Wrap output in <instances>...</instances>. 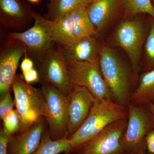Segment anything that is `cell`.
I'll return each mask as SVG.
<instances>
[{
	"label": "cell",
	"instance_id": "cell-11",
	"mask_svg": "<svg viewBox=\"0 0 154 154\" xmlns=\"http://www.w3.org/2000/svg\"><path fill=\"white\" fill-rule=\"evenodd\" d=\"M24 45L18 39L9 37L0 51V94L2 96L12 91V86L22 56Z\"/></svg>",
	"mask_w": 154,
	"mask_h": 154
},
{
	"label": "cell",
	"instance_id": "cell-14",
	"mask_svg": "<svg viewBox=\"0 0 154 154\" xmlns=\"http://www.w3.org/2000/svg\"><path fill=\"white\" fill-rule=\"evenodd\" d=\"M1 25L10 32H22L34 23L32 12H28L19 0H0Z\"/></svg>",
	"mask_w": 154,
	"mask_h": 154
},
{
	"label": "cell",
	"instance_id": "cell-3",
	"mask_svg": "<svg viewBox=\"0 0 154 154\" xmlns=\"http://www.w3.org/2000/svg\"><path fill=\"white\" fill-rule=\"evenodd\" d=\"M12 89L16 109L21 122L19 132H22L41 117H45V100L41 89L34 88L26 83L22 76L18 74L13 82Z\"/></svg>",
	"mask_w": 154,
	"mask_h": 154
},
{
	"label": "cell",
	"instance_id": "cell-20",
	"mask_svg": "<svg viewBox=\"0 0 154 154\" xmlns=\"http://www.w3.org/2000/svg\"><path fill=\"white\" fill-rule=\"evenodd\" d=\"M63 152L65 154H71V147L68 136L58 140H53L47 128L38 147L31 154H59Z\"/></svg>",
	"mask_w": 154,
	"mask_h": 154
},
{
	"label": "cell",
	"instance_id": "cell-23",
	"mask_svg": "<svg viewBox=\"0 0 154 154\" xmlns=\"http://www.w3.org/2000/svg\"><path fill=\"white\" fill-rule=\"evenodd\" d=\"M147 34L144 44L145 71L154 68V19L151 17Z\"/></svg>",
	"mask_w": 154,
	"mask_h": 154
},
{
	"label": "cell",
	"instance_id": "cell-4",
	"mask_svg": "<svg viewBox=\"0 0 154 154\" xmlns=\"http://www.w3.org/2000/svg\"><path fill=\"white\" fill-rule=\"evenodd\" d=\"M127 125L122 138V145L126 154L144 153L147 152L146 139L153 129L151 114L144 106L128 102Z\"/></svg>",
	"mask_w": 154,
	"mask_h": 154
},
{
	"label": "cell",
	"instance_id": "cell-6",
	"mask_svg": "<svg viewBox=\"0 0 154 154\" xmlns=\"http://www.w3.org/2000/svg\"><path fill=\"white\" fill-rule=\"evenodd\" d=\"M41 83L46 105L45 118L51 137L58 140L68 136V96L50 83Z\"/></svg>",
	"mask_w": 154,
	"mask_h": 154
},
{
	"label": "cell",
	"instance_id": "cell-2",
	"mask_svg": "<svg viewBox=\"0 0 154 154\" xmlns=\"http://www.w3.org/2000/svg\"><path fill=\"white\" fill-rule=\"evenodd\" d=\"M99 64L112 99L119 105L127 106L132 93L131 73L128 67L114 50L101 45Z\"/></svg>",
	"mask_w": 154,
	"mask_h": 154
},
{
	"label": "cell",
	"instance_id": "cell-29",
	"mask_svg": "<svg viewBox=\"0 0 154 154\" xmlns=\"http://www.w3.org/2000/svg\"><path fill=\"white\" fill-rule=\"evenodd\" d=\"M146 143L147 152L154 154V128L147 136Z\"/></svg>",
	"mask_w": 154,
	"mask_h": 154
},
{
	"label": "cell",
	"instance_id": "cell-32",
	"mask_svg": "<svg viewBox=\"0 0 154 154\" xmlns=\"http://www.w3.org/2000/svg\"><path fill=\"white\" fill-rule=\"evenodd\" d=\"M29 2L33 3H37L40 2V0H28Z\"/></svg>",
	"mask_w": 154,
	"mask_h": 154
},
{
	"label": "cell",
	"instance_id": "cell-8",
	"mask_svg": "<svg viewBox=\"0 0 154 154\" xmlns=\"http://www.w3.org/2000/svg\"><path fill=\"white\" fill-rule=\"evenodd\" d=\"M67 67L71 86L78 85L86 88L99 101L113 100L99 63H67Z\"/></svg>",
	"mask_w": 154,
	"mask_h": 154
},
{
	"label": "cell",
	"instance_id": "cell-28",
	"mask_svg": "<svg viewBox=\"0 0 154 154\" xmlns=\"http://www.w3.org/2000/svg\"><path fill=\"white\" fill-rule=\"evenodd\" d=\"M34 63H35L31 58L25 56V57L22 60L20 64V69L22 73L34 68Z\"/></svg>",
	"mask_w": 154,
	"mask_h": 154
},
{
	"label": "cell",
	"instance_id": "cell-25",
	"mask_svg": "<svg viewBox=\"0 0 154 154\" xmlns=\"http://www.w3.org/2000/svg\"><path fill=\"white\" fill-rule=\"evenodd\" d=\"M12 91H10L7 94L1 96L0 118L2 120L9 112L14 110L15 102L11 96V93Z\"/></svg>",
	"mask_w": 154,
	"mask_h": 154
},
{
	"label": "cell",
	"instance_id": "cell-15",
	"mask_svg": "<svg viewBox=\"0 0 154 154\" xmlns=\"http://www.w3.org/2000/svg\"><path fill=\"white\" fill-rule=\"evenodd\" d=\"M96 35L86 36L63 48L67 63L88 62L99 63V43Z\"/></svg>",
	"mask_w": 154,
	"mask_h": 154
},
{
	"label": "cell",
	"instance_id": "cell-30",
	"mask_svg": "<svg viewBox=\"0 0 154 154\" xmlns=\"http://www.w3.org/2000/svg\"><path fill=\"white\" fill-rule=\"evenodd\" d=\"M146 107L151 114L152 118L154 122V103H149L146 105Z\"/></svg>",
	"mask_w": 154,
	"mask_h": 154
},
{
	"label": "cell",
	"instance_id": "cell-13",
	"mask_svg": "<svg viewBox=\"0 0 154 154\" xmlns=\"http://www.w3.org/2000/svg\"><path fill=\"white\" fill-rule=\"evenodd\" d=\"M47 128L45 118L42 117L28 129L11 136L7 154H32L40 144Z\"/></svg>",
	"mask_w": 154,
	"mask_h": 154
},
{
	"label": "cell",
	"instance_id": "cell-1",
	"mask_svg": "<svg viewBox=\"0 0 154 154\" xmlns=\"http://www.w3.org/2000/svg\"><path fill=\"white\" fill-rule=\"evenodd\" d=\"M128 116L127 107L113 100L96 99L82 124L73 134L68 137L71 153L99 134L108 125L119 119H128Z\"/></svg>",
	"mask_w": 154,
	"mask_h": 154
},
{
	"label": "cell",
	"instance_id": "cell-9",
	"mask_svg": "<svg viewBox=\"0 0 154 154\" xmlns=\"http://www.w3.org/2000/svg\"><path fill=\"white\" fill-rule=\"evenodd\" d=\"M127 119L108 125L99 134L80 146L76 154H125L122 138L127 125Z\"/></svg>",
	"mask_w": 154,
	"mask_h": 154
},
{
	"label": "cell",
	"instance_id": "cell-24",
	"mask_svg": "<svg viewBox=\"0 0 154 154\" xmlns=\"http://www.w3.org/2000/svg\"><path fill=\"white\" fill-rule=\"evenodd\" d=\"M2 129L9 135L17 133L19 131L21 127V122L18 112L14 109L6 115L3 119Z\"/></svg>",
	"mask_w": 154,
	"mask_h": 154
},
{
	"label": "cell",
	"instance_id": "cell-31",
	"mask_svg": "<svg viewBox=\"0 0 154 154\" xmlns=\"http://www.w3.org/2000/svg\"><path fill=\"white\" fill-rule=\"evenodd\" d=\"M99 0H86V2L88 5H90V4H92V3L95 2H97Z\"/></svg>",
	"mask_w": 154,
	"mask_h": 154
},
{
	"label": "cell",
	"instance_id": "cell-22",
	"mask_svg": "<svg viewBox=\"0 0 154 154\" xmlns=\"http://www.w3.org/2000/svg\"><path fill=\"white\" fill-rule=\"evenodd\" d=\"M119 2L130 15L147 14L154 19V7L152 0H119Z\"/></svg>",
	"mask_w": 154,
	"mask_h": 154
},
{
	"label": "cell",
	"instance_id": "cell-21",
	"mask_svg": "<svg viewBox=\"0 0 154 154\" xmlns=\"http://www.w3.org/2000/svg\"><path fill=\"white\" fill-rule=\"evenodd\" d=\"M86 0H53L50 11V19L53 21L58 17L69 14L82 6H88Z\"/></svg>",
	"mask_w": 154,
	"mask_h": 154
},
{
	"label": "cell",
	"instance_id": "cell-17",
	"mask_svg": "<svg viewBox=\"0 0 154 154\" xmlns=\"http://www.w3.org/2000/svg\"><path fill=\"white\" fill-rule=\"evenodd\" d=\"M52 35L55 43L63 48L68 47L76 41L69 13L52 21Z\"/></svg>",
	"mask_w": 154,
	"mask_h": 154
},
{
	"label": "cell",
	"instance_id": "cell-19",
	"mask_svg": "<svg viewBox=\"0 0 154 154\" xmlns=\"http://www.w3.org/2000/svg\"><path fill=\"white\" fill-rule=\"evenodd\" d=\"M88 6H80L69 13L76 40L86 36L98 34L89 18Z\"/></svg>",
	"mask_w": 154,
	"mask_h": 154
},
{
	"label": "cell",
	"instance_id": "cell-18",
	"mask_svg": "<svg viewBox=\"0 0 154 154\" xmlns=\"http://www.w3.org/2000/svg\"><path fill=\"white\" fill-rule=\"evenodd\" d=\"M129 102L141 106L154 103V68L140 75L138 85L133 91Z\"/></svg>",
	"mask_w": 154,
	"mask_h": 154
},
{
	"label": "cell",
	"instance_id": "cell-26",
	"mask_svg": "<svg viewBox=\"0 0 154 154\" xmlns=\"http://www.w3.org/2000/svg\"><path fill=\"white\" fill-rule=\"evenodd\" d=\"M22 74V77L25 82L28 84L35 82H40V77L38 70L35 68Z\"/></svg>",
	"mask_w": 154,
	"mask_h": 154
},
{
	"label": "cell",
	"instance_id": "cell-33",
	"mask_svg": "<svg viewBox=\"0 0 154 154\" xmlns=\"http://www.w3.org/2000/svg\"><path fill=\"white\" fill-rule=\"evenodd\" d=\"M152 154L146 152V153H135V154Z\"/></svg>",
	"mask_w": 154,
	"mask_h": 154
},
{
	"label": "cell",
	"instance_id": "cell-34",
	"mask_svg": "<svg viewBox=\"0 0 154 154\" xmlns=\"http://www.w3.org/2000/svg\"><path fill=\"white\" fill-rule=\"evenodd\" d=\"M152 2L153 5V6L154 7V0H152Z\"/></svg>",
	"mask_w": 154,
	"mask_h": 154
},
{
	"label": "cell",
	"instance_id": "cell-5",
	"mask_svg": "<svg viewBox=\"0 0 154 154\" xmlns=\"http://www.w3.org/2000/svg\"><path fill=\"white\" fill-rule=\"evenodd\" d=\"M34 23L22 32H9L8 37L18 39L24 45L25 56L36 63L51 50L55 42L52 35V21L33 13Z\"/></svg>",
	"mask_w": 154,
	"mask_h": 154
},
{
	"label": "cell",
	"instance_id": "cell-10",
	"mask_svg": "<svg viewBox=\"0 0 154 154\" xmlns=\"http://www.w3.org/2000/svg\"><path fill=\"white\" fill-rule=\"evenodd\" d=\"M35 64L40 83H50L65 95L69 96L72 86L62 48L59 45L57 48L54 47Z\"/></svg>",
	"mask_w": 154,
	"mask_h": 154
},
{
	"label": "cell",
	"instance_id": "cell-7",
	"mask_svg": "<svg viewBox=\"0 0 154 154\" xmlns=\"http://www.w3.org/2000/svg\"><path fill=\"white\" fill-rule=\"evenodd\" d=\"M145 30L142 19L136 18L122 21L113 34L114 43L126 53L135 76H137L139 71L142 50L145 41Z\"/></svg>",
	"mask_w": 154,
	"mask_h": 154
},
{
	"label": "cell",
	"instance_id": "cell-12",
	"mask_svg": "<svg viewBox=\"0 0 154 154\" xmlns=\"http://www.w3.org/2000/svg\"><path fill=\"white\" fill-rule=\"evenodd\" d=\"M68 99V137H69L82 124L96 99L88 89L78 85H72Z\"/></svg>",
	"mask_w": 154,
	"mask_h": 154
},
{
	"label": "cell",
	"instance_id": "cell-16",
	"mask_svg": "<svg viewBox=\"0 0 154 154\" xmlns=\"http://www.w3.org/2000/svg\"><path fill=\"white\" fill-rule=\"evenodd\" d=\"M119 0H99L88 5V15L96 32L105 29L115 17Z\"/></svg>",
	"mask_w": 154,
	"mask_h": 154
},
{
	"label": "cell",
	"instance_id": "cell-27",
	"mask_svg": "<svg viewBox=\"0 0 154 154\" xmlns=\"http://www.w3.org/2000/svg\"><path fill=\"white\" fill-rule=\"evenodd\" d=\"M11 136L7 134L3 129L0 131V154H7V147Z\"/></svg>",
	"mask_w": 154,
	"mask_h": 154
}]
</instances>
